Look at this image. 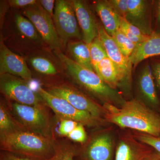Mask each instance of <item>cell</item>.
<instances>
[{
  "label": "cell",
  "instance_id": "6da1fadb",
  "mask_svg": "<svg viewBox=\"0 0 160 160\" xmlns=\"http://www.w3.org/2000/svg\"><path fill=\"white\" fill-rule=\"evenodd\" d=\"M105 120L122 129H130L160 137V113L140 99L126 101L121 107L106 103Z\"/></svg>",
  "mask_w": 160,
  "mask_h": 160
},
{
  "label": "cell",
  "instance_id": "7a4b0ae2",
  "mask_svg": "<svg viewBox=\"0 0 160 160\" xmlns=\"http://www.w3.org/2000/svg\"><path fill=\"white\" fill-rule=\"evenodd\" d=\"M0 146L3 151L37 160H51L58 148L51 137L23 128L0 133Z\"/></svg>",
  "mask_w": 160,
  "mask_h": 160
},
{
  "label": "cell",
  "instance_id": "3957f363",
  "mask_svg": "<svg viewBox=\"0 0 160 160\" xmlns=\"http://www.w3.org/2000/svg\"><path fill=\"white\" fill-rule=\"evenodd\" d=\"M57 55L69 75L83 89L103 104L108 103L118 107L122 106L126 101L122 93L110 88L95 72L81 66L62 52H58Z\"/></svg>",
  "mask_w": 160,
  "mask_h": 160
},
{
  "label": "cell",
  "instance_id": "277c9868",
  "mask_svg": "<svg viewBox=\"0 0 160 160\" xmlns=\"http://www.w3.org/2000/svg\"><path fill=\"white\" fill-rule=\"evenodd\" d=\"M38 93L45 105L51 108L60 119L72 120L89 127L105 126L108 123L104 119L75 108L66 100L52 94L41 86L38 88Z\"/></svg>",
  "mask_w": 160,
  "mask_h": 160
},
{
  "label": "cell",
  "instance_id": "5b68a950",
  "mask_svg": "<svg viewBox=\"0 0 160 160\" xmlns=\"http://www.w3.org/2000/svg\"><path fill=\"white\" fill-rule=\"evenodd\" d=\"M10 108L17 121L24 129L51 137V124L44 106H29L12 102Z\"/></svg>",
  "mask_w": 160,
  "mask_h": 160
},
{
  "label": "cell",
  "instance_id": "8992f818",
  "mask_svg": "<svg viewBox=\"0 0 160 160\" xmlns=\"http://www.w3.org/2000/svg\"><path fill=\"white\" fill-rule=\"evenodd\" d=\"M53 17L58 35L64 45L72 38H82L71 1H56Z\"/></svg>",
  "mask_w": 160,
  "mask_h": 160
},
{
  "label": "cell",
  "instance_id": "52a82bcc",
  "mask_svg": "<svg viewBox=\"0 0 160 160\" xmlns=\"http://www.w3.org/2000/svg\"><path fill=\"white\" fill-rule=\"evenodd\" d=\"M24 80L8 73L1 75V92L14 102L29 106H44L39 95L32 91Z\"/></svg>",
  "mask_w": 160,
  "mask_h": 160
},
{
  "label": "cell",
  "instance_id": "ba28073f",
  "mask_svg": "<svg viewBox=\"0 0 160 160\" xmlns=\"http://www.w3.org/2000/svg\"><path fill=\"white\" fill-rule=\"evenodd\" d=\"M46 90L66 100L75 108L87 112L96 117L105 119L108 113L103 105L71 86L66 85L52 86Z\"/></svg>",
  "mask_w": 160,
  "mask_h": 160
},
{
  "label": "cell",
  "instance_id": "9c48e42d",
  "mask_svg": "<svg viewBox=\"0 0 160 160\" xmlns=\"http://www.w3.org/2000/svg\"><path fill=\"white\" fill-rule=\"evenodd\" d=\"M23 14L33 24L43 40L52 47L59 48L62 42L60 40L51 17L38 2L26 7Z\"/></svg>",
  "mask_w": 160,
  "mask_h": 160
},
{
  "label": "cell",
  "instance_id": "30bf717a",
  "mask_svg": "<svg viewBox=\"0 0 160 160\" xmlns=\"http://www.w3.org/2000/svg\"><path fill=\"white\" fill-rule=\"evenodd\" d=\"M98 38L107 56L116 66L123 78L127 91L131 89L132 65L129 58L122 53L113 38L106 32L103 26L99 25Z\"/></svg>",
  "mask_w": 160,
  "mask_h": 160
},
{
  "label": "cell",
  "instance_id": "8fae6325",
  "mask_svg": "<svg viewBox=\"0 0 160 160\" xmlns=\"http://www.w3.org/2000/svg\"><path fill=\"white\" fill-rule=\"evenodd\" d=\"M154 150L136 138L132 133L125 132L119 139L115 160H150Z\"/></svg>",
  "mask_w": 160,
  "mask_h": 160
},
{
  "label": "cell",
  "instance_id": "7c38bea8",
  "mask_svg": "<svg viewBox=\"0 0 160 160\" xmlns=\"http://www.w3.org/2000/svg\"><path fill=\"white\" fill-rule=\"evenodd\" d=\"M114 147V137L110 129L96 132L89 140L85 150L88 160H112Z\"/></svg>",
  "mask_w": 160,
  "mask_h": 160
},
{
  "label": "cell",
  "instance_id": "4fadbf2b",
  "mask_svg": "<svg viewBox=\"0 0 160 160\" xmlns=\"http://www.w3.org/2000/svg\"><path fill=\"white\" fill-rule=\"evenodd\" d=\"M8 73L26 81L32 79L24 58L11 51L2 41L0 43V74Z\"/></svg>",
  "mask_w": 160,
  "mask_h": 160
},
{
  "label": "cell",
  "instance_id": "5bb4252c",
  "mask_svg": "<svg viewBox=\"0 0 160 160\" xmlns=\"http://www.w3.org/2000/svg\"><path fill=\"white\" fill-rule=\"evenodd\" d=\"M78 23L82 32L83 41L89 44L98 37L99 25L93 12L85 1H71Z\"/></svg>",
  "mask_w": 160,
  "mask_h": 160
},
{
  "label": "cell",
  "instance_id": "9a60e30c",
  "mask_svg": "<svg viewBox=\"0 0 160 160\" xmlns=\"http://www.w3.org/2000/svg\"><path fill=\"white\" fill-rule=\"evenodd\" d=\"M126 19L146 35L153 32L152 6L148 1L128 0V12Z\"/></svg>",
  "mask_w": 160,
  "mask_h": 160
},
{
  "label": "cell",
  "instance_id": "2e32d148",
  "mask_svg": "<svg viewBox=\"0 0 160 160\" xmlns=\"http://www.w3.org/2000/svg\"><path fill=\"white\" fill-rule=\"evenodd\" d=\"M137 88L141 100L160 113V98L156 89L151 67L148 64L143 67L139 75Z\"/></svg>",
  "mask_w": 160,
  "mask_h": 160
},
{
  "label": "cell",
  "instance_id": "e0dca14e",
  "mask_svg": "<svg viewBox=\"0 0 160 160\" xmlns=\"http://www.w3.org/2000/svg\"><path fill=\"white\" fill-rule=\"evenodd\" d=\"M156 56H160V34L153 32L136 46L129 58L135 67L143 60Z\"/></svg>",
  "mask_w": 160,
  "mask_h": 160
},
{
  "label": "cell",
  "instance_id": "ac0fdd59",
  "mask_svg": "<svg viewBox=\"0 0 160 160\" xmlns=\"http://www.w3.org/2000/svg\"><path fill=\"white\" fill-rule=\"evenodd\" d=\"M96 11L101 19L106 32L112 36L120 29L122 18L111 6L109 1L95 2Z\"/></svg>",
  "mask_w": 160,
  "mask_h": 160
},
{
  "label": "cell",
  "instance_id": "d6986e66",
  "mask_svg": "<svg viewBox=\"0 0 160 160\" xmlns=\"http://www.w3.org/2000/svg\"><path fill=\"white\" fill-rule=\"evenodd\" d=\"M98 71L100 77L112 89H121L128 92L122 75L108 57L100 63Z\"/></svg>",
  "mask_w": 160,
  "mask_h": 160
},
{
  "label": "cell",
  "instance_id": "ffe728a7",
  "mask_svg": "<svg viewBox=\"0 0 160 160\" xmlns=\"http://www.w3.org/2000/svg\"><path fill=\"white\" fill-rule=\"evenodd\" d=\"M67 49L77 63L95 72L91 63L89 44H86L84 41L70 42L68 44Z\"/></svg>",
  "mask_w": 160,
  "mask_h": 160
},
{
  "label": "cell",
  "instance_id": "44dd1931",
  "mask_svg": "<svg viewBox=\"0 0 160 160\" xmlns=\"http://www.w3.org/2000/svg\"><path fill=\"white\" fill-rule=\"evenodd\" d=\"M89 46L92 67L95 72L99 75V65L103 59L108 57L107 53L98 37L89 44Z\"/></svg>",
  "mask_w": 160,
  "mask_h": 160
},
{
  "label": "cell",
  "instance_id": "7402d4cb",
  "mask_svg": "<svg viewBox=\"0 0 160 160\" xmlns=\"http://www.w3.org/2000/svg\"><path fill=\"white\" fill-rule=\"evenodd\" d=\"M21 128L23 127L16 120L13 119L6 106L1 102L0 104V133H5Z\"/></svg>",
  "mask_w": 160,
  "mask_h": 160
},
{
  "label": "cell",
  "instance_id": "603a6c76",
  "mask_svg": "<svg viewBox=\"0 0 160 160\" xmlns=\"http://www.w3.org/2000/svg\"><path fill=\"white\" fill-rule=\"evenodd\" d=\"M15 20L17 27L19 31L29 39L37 40L38 35L33 24L28 19L21 14H16L15 16Z\"/></svg>",
  "mask_w": 160,
  "mask_h": 160
},
{
  "label": "cell",
  "instance_id": "cb8c5ba5",
  "mask_svg": "<svg viewBox=\"0 0 160 160\" xmlns=\"http://www.w3.org/2000/svg\"><path fill=\"white\" fill-rule=\"evenodd\" d=\"M112 37L113 38L122 53L126 57H130L135 48V45L120 29Z\"/></svg>",
  "mask_w": 160,
  "mask_h": 160
},
{
  "label": "cell",
  "instance_id": "d4e9b609",
  "mask_svg": "<svg viewBox=\"0 0 160 160\" xmlns=\"http://www.w3.org/2000/svg\"><path fill=\"white\" fill-rule=\"evenodd\" d=\"M32 66L34 69L42 74L52 75L57 73V70L49 60L42 57H34L30 60Z\"/></svg>",
  "mask_w": 160,
  "mask_h": 160
},
{
  "label": "cell",
  "instance_id": "484cf974",
  "mask_svg": "<svg viewBox=\"0 0 160 160\" xmlns=\"http://www.w3.org/2000/svg\"><path fill=\"white\" fill-rule=\"evenodd\" d=\"M132 134L140 142L149 145L155 150L160 152V137H156L136 131H133Z\"/></svg>",
  "mask_w": 160,
  "mask_h": 160
},
{
  "label": "cell",
  "instance_id": "4316f807",
  "mask_svg": "<svg viewBox=\"0 0 160 160\" xmlns=\"http://www.w3.org/2000/svg\"><path fill=\"white\" fill-rule=\"evenodd\" d=\"M84 125L79 123L67 137L69 139L77 142L84 143L87 140V133L85 130Z\"/></svg>",
  "mask_w": 160,
  "mask_h": 160
},
{
  "label": "cell",
  "instance_id": "83f0119b",
  "mask_svg": "<svg viewBox=\"0 0 160 160\" xmlns=\"http://www.w3.org/2000/svg\"><path fill=\"white\" fill-rule=\"evenodd\" d=\"M120 29H126L133 35L139 38L142 41L146 39L148 36L144 34L138 28L129 23L124 18L121 19Z\"/></svg>",
  "mask_w": 160,
  "mask_h": 160
},
{
  "label": "cell",
  "instance_id": "f1b7e54d",
  "mask_svg": "<svg viewBox=\"0 0 160 160\" xmlns=\"http://www.w3.org/2000/svg\"><path fill=\"white\" fill-rule=\"evenodd\" d=\"M109 2L120 17L126 19L128 12V0H109Z\"/></svg>",
  "mask_w": 160,
  "mask_h": 160
},
{
  "label": "cell",
  "instance_id": "f546056e",
  "mask_svg": "<svg viewBox=\"0 0 160 160\" xmlns=\"http://www.w3.org/2000/svg\"><path fill=\"white\" fill-rule=\"evenodd\" d=\"M61 120L58 131L59 134L63 136L67 137L79 123L71 120Z\"/></svg>",
  "mask_w": 160,
  "mask_h": 160
},
{
  "label": "cell",
  "instance_id": "4dcf8cb0",
  "mask_svg": "<svg viewBox=\"0 0 160 160\" xmlns=\"http://www.w3.org/2000/svg\"><path fill=\"white\" fill-rule=\"evenodd\" d=\"M74 151L69 149H60L58 147L56 154L50 160H74Z\"/></svg>",
  "mask_w": 160,
  "mask_h": 160
},
{
  "label": "cell",
  "instance_id": "1f68e13d",
  "mask_svg": "<svg viewBox=\"0 0 160 160\" xmlns=\"http://www.w3.org/2000/svg\"><path fill=\"white\" fill-rule=\"evenodd\" d=\"M151 69L155 83L160 93V60H155L152 62Z\"/></svg>",
  "mask_w": 160,
  "mask_h": 160
},
{
  "label": "cell",
  "instance_id": "d6a6232c",
  "mask_svg": "<svg viewBox=\"0 0 160 160\" xmlns=\"http://www.w3.org/2000/svg\"><path fill=\"white\" fill-rule=\"evenodd\" d=\"M35 0H11L9 1L10 6L15 8H22L35 5L37 3Z\"/></svg>",
  "mask_w": 160,
  "mask_h": 160
},
{
  "label": "cell",
  "instance_id": "836d02e7",
  "mask_svg": "<svg viewBox=\"0 0 160 160\" xmlns=\"http://www.w3.org/2000/svg\"><path fill=\"white\" fill-rule=\"evenodd\" d=\"M0 160H37L30 158L21 156L11 152L3 151L1 152Z\"/></svg>",
  "mask_w": 160,
  "mask_h": 160
},
{
  "label": "cell",
  "instance_id": "e575fe53",
  "mask_svg": "<svg viewBox=\"0 0 160 160\" xmlns=\"http://www.w3.org/2000/svg\"><path fill=\"white\" fill-rule=\"evenodd\" d=\"M56 1L54 0H41L38 1L39 4L44 9L51 17H53V8H54V3Z\"/></svg>",
  "mask_w": 160,
  "mask_h": 160
},
{
  "label": "cell",
  "instance_id": "d590c367",
  "mask_svg": "<svg viewBox=\"0 0 160 160\" xmlns=\"http://www.w3.org/2000/svg\"><path fill=\"white\" fill-rule=\"evenodd\" d=\"M156 27L153 32L160 34V0L156 1Z\"/></svg>",
  "mask_w": 160,
  "mask_h": 160
},
{
  "label": "cell",
  "instance_id": "8d00e7d4",
  "mask_svg": "<svg viewBox=\"0 0 160 160\" xmlns=\"http://www.w3.org/2000/svg\"><path fill=\"white\" fill-rule=\"evenodd\" d=\"M150 160H160V152L154 150Z\"/></svg>",
  "mask_w": 160,
  "mask_h": 160
}]
</instances>
